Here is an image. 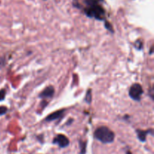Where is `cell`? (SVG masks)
<instances>
[{
  "instance_id": "14",
  "label": "cell",
  "mask_w": 154,
  "mask_h": 154,
  "mask_svg": "<svg viewBox=\"0 0 154 154\" xmlns=\"http://www.w3.org/2000/svg\"><path fill=\"white\" fill-rule=\"evenodd\" d=\"M48 102H47L45 99H43V100H42V103H41L40 106L42 107V108H45L47 105H48Z\"/></svg>"
},
{
  "instance_id": "5",
  "label": "cell",
  "mask_w": 154,
  "mask_h": 154,
  "mask_svg": "<svg viewBox=\"0 0 154 154\" xmlns=\"http://www.w3.org/2000/svg\"><path fill=\"white\" fill-rule=\"evenodd\" d=\"M55 93V89L53 86H48L45 87L43 91L41 92L38 95V98L42 99H51Z\"/></svg>"
},
{
  "instance_id": "11",
  "label": "cell",
  "mask_w": 154,
  "mask_h": 154,
  "mask_svg": "<svg viewBox=\"0 0 154 154\" xmlns=\"http://www.w3.org/2000/svg\"><path fill=\"white\" fill-rule=\"evenodd\" d=\"M135 48L138 49V51H141L143 49V42L141 40H138L135 42Z\"/></svg>"
},
{
  "instance_id": "1",
  "label": "cell",
  "mask_w": 154,
  "mask_h": 154,
  "mask_svg": "<svg viewBox=\"0 0 154 154\" xmlns=\"http://www.w3.org/2000/svg\"><path fill=\"white\" fill-rule=\"evenodd\" d=\"M94 138L103 144H111L114 142L115 134L107 126H100L94 132Z\"/></svg>"
},
{
  "instance_id": "16",
  "label": "cell",
  "mask_w": 154,
  "mask_h": 154,
  "mask_svg": "<svg viewBox=\"0 0 154 154\" xmlns=\"http://www.w3.org/2000/svg\"><path fill=\"white\" fill-rule=\"evenodd\" d=\"M126 154H132V152L130 151V150H128V151L126 153Z\"/></svg>"
},
{
  "instance_id": "8",
  "label": "cell",
  "mask_w": 154,
  "mask_h": 154,
  "mask_svg": "<svg viewBox=\"0 0 154 154\" xmlns=\"http://www.w3.org/2000/svg\"><path fill=\"white\" fill-rule=\"evenodd\" d=\"M87 141H84L82 140L79 141V147H80V154H86L87 152Z\"/></svg>"
},
{
  "instance_id": "2",
  "label": "cell",
  "mask_w": 154,
  "mask_h": 154,
  "mask_svg": "<svg viewBox=\"0 0 154 154\" xmlns=\"http://www.w3.org/2000/svg\"><path fill=\"white\" fill-rule=\"evenodd\" d=\"M84 13L90 18H95L98 20H105V11L99 3L84 8Z\"/></svg>"
},
{
  "instance_id": "6",
  "label": "cell",
  "mask_w": 154,
  "mask_h": 154,
  "mask_svg": "<svg viewBox=\"0 0 154 154\" xmlns=\"http://www.w3.org/2000/svg\"><path fill=\"white\" fill-rule=\"evenodd\" d=\"M65 112H66V109L59 110V111H57L55 112L52 113V114H49L48 117H45V120L47 122H51L59 120V119H61L65 114Z\"/></svg>"
},
{
  "instance_id": "12",
  "label": "cell",
  "mask_w": 154,
  "mask_h": 154,
  "mask_svg": "<svg viewBox=\"0 0 154 154\" xmlns=\"http://www.w3.org/2000/svg\"><path fill=\"white\" fill-rule=\"evenodd\" d=\"M6 96V90L5 89H2L0 90V102L4 100Z\"/></svg>"
},
{
  "instance_id": "3",
  "label": "cell",
  "mask_w": 154,
  "mask_h": 154,
  "mask_svg": "<svg viewBox=\"0 0 154 154\" xmlns=\"http://www.w3.org/2000/svg\"><path fill=\"white\" fill-rule=\"evenodd\" d=\"M144 93V90L140 84L135 83L132 84L129 90V97L134 101L140 102L141 99V96Z\"/></svg>"
},
{
  "instance_id": "15",
  "label": "cell",
  "mask_w": 154,
  "mask_h": 154,
  "mask_svg": "<svg viewBox=\"0 0 154 154\" xmlns=\"http://www.w3.org/2000/svg\"><path fill=\"white\" fill-rule=\"evenodd\" d=\"M153 47L152 46L151 48H150V54L151 55V54H153Z\"/></svg>"
},
{
  "instance_id": "13",
  "label": "cell",
  "mask_w": 154,
  "mask_h": 154,
  "mask_svg": "<svg viewBox=\"0 0 154 154\" xmlns=\"http://www.w3.org/2000/svg\"><path fill=\"white\" fill-rule=\"evenodd\" d=\"M7 111H8L7 107L0 106V117L2 115H5V114L7 113Z\"/></svg>"
},
{
  "instance_id": "4",
  "label": "cell",
  "mask_w": 154,
  "mask_h": 154,
  "mask_svg": "<svg viewBox=\"0 0 154 154\" xmlns=\"http://www.w3.org/2000/svg\"><path fill=\"white\" fill-rule=\"evenodd\" d=\"M53 144H57L60 148H65V147H67L69 145L70 141H69V139L66 135L59 134V135H56L55 138H54Z\"/></svg>"
},
{
  "instance_id": "10",
  "label": "cell",
  "mask_w": 154,
  "mask_h": 154,
  "mask_svg": "<svg viewBox=\"0 0 154 154\" xmlns=\"http://www.w3.org/2000/svg\"><path fill=\"white\" fill-rule=\"evenodd\" d=\"M104 21H105V29H108V31L114 33V29H113L112 25H111V24L110 23L108 22V21H107V20H104Z\"/></svg>"
},
{
  "instance_id": "7",
  "label": "cell",
  "mask_w": 154,
  "mask_h": 154,
  "mask_svg": "<svg viewBox=\"0 0 154 154\" xmlns=\"http://www.w3.org/2000/svg\"><path fill=\"white\" fill-rule=\"evenodd\" d=\"M137 136L139 141L141 142H145L147 140V135L149 134H151L152 135H153V129H147V130H141V129H137L136 130Z\"/></svg>"
},
{
  "instance_id": "9",
  "label": "cell",
  "mask_w": 154,
  "mask_h": 154,
  "mask_svg": "<svg viewBox=\"0 0 154 154\" xmlns=\"http://www.w3.org/2000/svg\"><path fill=\"white\" fill-rule=\"evenodd\" d=\"M92 99H93V96H92V90L91 89H89L88 90L86 93L85 96V101L87 104H91Z\"/></svg>"
}]
</instances>
